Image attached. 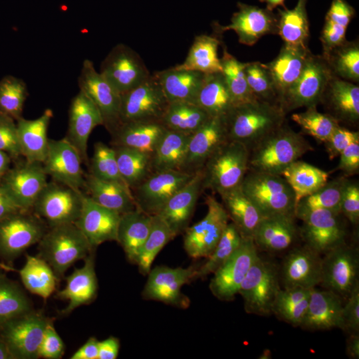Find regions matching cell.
Instances as JSON below:
<instances>
[{
    "label": "cell",
    "mask_w": 359,
    "mask_h": 359,
    "mask_svg": "<svg viewBox=\"0 0 359 359\" xmlns=\"http://www.w3.org/2000/svg\"><path fill=\"white\" fill-rule=\"evenodd\" d=\"M205 359H308L294 323L244 271L216 297Z\"/></svg>",
    "instance_id": "cell-3"
},
{
    "label": "cell",
    "mask_w": 359,
    "mask_h": 359,
    "mask_svg": "<svg viewBox=\"0 0 359 359\" xmlns=\"http://www.w3.org/2000/svg\"><path fill=\"white\" fill-rule=\"evenodd\" d=\"M84 285L76 248L58 233L22 226L0 240V339L56 359Z\"/></svg>",
    "instance_id": "cell-2"
},
{
    "label": "cell",
    "mask_w": 359,
    "mask_h": 359,
    "mask_svg": "<svg viewBox=\"0 0 359 359\" xmlns=\"http://www.w3.org/2000/svg\"><path fill=\"white\" fill-rule=\"evenodd\" d=\"M160 347V339H158V334L152 327H138L134 334L130 335V339L122 346V349H118L116 353L108 355V358L100 359H154L156 351ZM56 359H84L76 358L72 353H60Z\"/></svg>",
    "instance_id": "cell-5"
},
{
    "label": "cell",
    "mask_w": 359,
    "mask_h": 359,
    "mask_svg": "<svg viewBox=\"0 0 359 359\" xmlns=\"http://www.w3.org/2000/svg\"><path fill=\"white\" fill-rule=\"evenodd\" d=\"M233 252L240 271L294 323L308 359H359V280L268 178L250 184Z\"/></svg>",
    "instance_id": "cell-1"
},
{
    "label": "cell",
    "mask_w": 359,
    "mask_h": 359,
    "mask_svg": "<svg viewBox=\"0 0 359 359\" xmlns=\"http://www.w3.org/2000/svg\"><path fill=\"white\" fill-rule=\"evenodd\" d=\"M0 359H42L36 353L28 351L25 347L14 346L11 341L0 339Z\"/></svg>",
    "instance_id": "cell-6"
},
{
    "label": "cell",
    "mask_w": 359,
    "mask_h": 359,
    "mask_svg": "<svg viewBox=\"0 0 359 359\" xmlns=\"http://www.w3.org/2000/svg\"><path fill=\"white\" fill-rule=\"evenodd\" d=\"M299 218L359 280V132L339 142L309 180Z\"/></svg>",
    "instance_id": "cell-4"
}]
</instances>
